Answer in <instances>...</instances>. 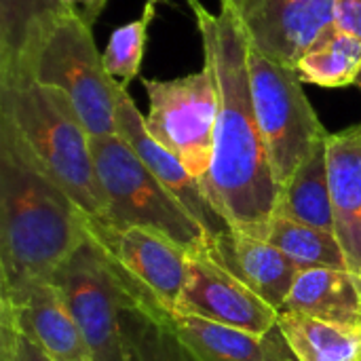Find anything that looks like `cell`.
Returning <instances> with one entry per match:
<instances>
[{
    "label": "cell",
    "mask_w": 361,
    "mask_h": 361,
    "mask_svg": "<svg viewBox=\"0 0 361 361\" xmlns=\"http://www.w3.org/2000/svg\"><path fill=\"white\" fill-rule=\"evenodd\" d=\"M245 0H220V6H231L233 11H239Z\"/></svg>",
    "instance_id": "f1b7e54d"
},
{
    "label": "cell",
    "mask_w": 361,
    "mask_h": 361,
    "mask_svg": "<svg viewBox=\"0 0 361 361\" xmlns=\"http://www.w3.org/2000/svg\"><path fill=\"white\" fill-rule=\"evenodd\" d=\"M203 254L224 267L277 311L283 309L300 273V269L269 241L235 231L209 239Z\"/></svg>",
    "instance_id": "5bb4252c"
},
{
    "label": "cell",
    "mask_w": 361,
    "mask_h": 361,
    "mask_svg": "<svg viewBox=\"0 0 361 361\" xmlns=\"http://www.w3.org/2000/svg\"><path fill=\"white\" fill-rule=\"evenodd\" d=\"M355 85H357V89L361 91V72H360V78H357V82H355Z\"/></svg>",
    "instance_id": "f546056e"
},
{
    "label": "cell",
    "mask_w": 361,
    "mask_h": 361,
    "mask_svg": "<svg viewBox=\"0 0 361 361\" xmlns=\"http://www.w3.org/2000/svg\"><path fill=\"white\" fill-rule=\"evenodd\" d=\"M27 80L61 91L76 110L89 137L116 135L118 89L95 47L91 27L74 15L53 23L38 44Z\"/></svg>",
    "instance_id": "8992f818"
},
{
    "label": "cell",
    "mask_w": 361,
    "mask_h": 361,
    "mask_svg": "<svg viewBox=\"0 0 361 361\" xmlns=\"http://www.w3.org/2000/svg\"><path fill=\"white\" fill-rule=\"evenodd\" d=\"M326 140H322L313 148L309 159L298 167L292 180L283 186L275 216L292 218L334 233Z\"/></svg>",
    "instance_id": "ffe728a7"
},
{
    "label": "cell",
    "mask_w": 361,
    "mask_h": 361,
    "mask_svg": "<svg viewBox=\"0 0 361 361\" xmlns=\"http://www.w3.org/2000/svg\"><path fill=\"white\" fill-rule=\"evenodd\" d=\"M116 129L118 135L127 140V144L135 150V154L144 161V165L154 173V178L178 199V203L199 222L205 231L207 241L231 233V226L209 203L203 184L182 165V161L163 148L146 129L144 114L137 110L129 91L121 85L118 104H116Z\"/></svg>",
    "instance_id": "7c38bea8"
},
{
    "label": "cell",
    "mask_w": 361,
    "mask_h": 361,
    "mask_svg": "<svg viewBox=\"0 0 361 361\" xmlns=\"http://www.w3.org/2000/svg\"><path fill=\"white\" fill-rule=\"evenodd\" d=\"M0 133L87 216L104 218L91 137L61 91L34 80L0 85Z\"/></svg>",
    "instance_id": "3957f363"
},
{
    "label": "cell",
    "mask_w": 361,
    "mask_h": 361,
    "mask_svg": "<svg viewBox=\"0 0 361 361\" xmlns=\"http://www.w3.org/2000/svg\"><path fill=\"white\" fill-rule=\"evenodd\" d=\"M336 0H245L239 19L250 42L275 61L294 68L334 27Z\"/></svg>",
    "instance_id": "30bf717a"
},
{
    "label": "cell",
    "mask_w": 361,
    "mask_h": 361,
    "mask_svg": "<svg viewBox=\"0 0 361 361\" xmlns=\"http://www.w3.org/2000/svg\"><path fill=\"white\" fill-rule=\"evenodd\" d=\"M267 241L281 250L300 271L305 269H345L343 247L332 231H324L292 218L275 216Z\"/></svg>",
    "instance_id": "7402d4cb"
},
{
    "label": "cell",
    "mask_w": 361,
    "mask_h": 361,
    "mask_svg": "<svg viewBox=\"0 0 361 361\" xmlns=\"http://www.w3.org/2000/svg\"><path fill=\"white\" fill-rule=\"evenodd\" d=\"M121 336L125 361H201L169 324L133 307L121 311Z\"/></svg>",
    "instance_id": "603a6c76"
},
{
    "label": "cell",
    "mask_w": 361,
    "mask_h": 361,
    "mask_svg": "<svg viewBox=\"0 0 361 361\" xmlns=\"http://www.w3.org/2000/svg\"><path fill=\"white\" fill-rule=\"evenodd\" d=\"M87 214L0 133V300L51 281L85 241Z\"/></svg>",
    "instance_id": "7a4b0ae2"
},
{
    "label": "cell",
    "mask_w": 361,
    "mask_h": 361,
    "mask_svg": "<svg viewBox=\"0 0 361 361\" xmlns=\"http://www.w3.org/2000/svg\"><path fill=\"white\" fill-rule=\"evenodd\" d=\"M142 82L148 95V114L144 116L148 133L203 182L212 167L218 118L212 66L203 61L199 72L171 80L144 78Z\"/></svg>",
    "instance_id": "ba28073f"
},
{
    "label": "cell",
    "mask_w": 361,
    "mask_h": 361,
    "mask_svg": "<svg viewBox=\"0 0 361 361\" xmlns=\"http://www.w3.org/2000/svg\"><path fill=\"white\" fill-rule=\"evenodd\" d=\"M57 2L66 8V13L74 15L89 27H93V23L97 21V17L106 6V0H57Z\"/></svg>",
    "instance_id": "4316f807"
},
{
    "label": "cell",
    "mask_w": 361,
    "mask_h": 361,
    "mask_svg": "<svg viewBox=\"0 0 361 361\" xmlns=\"http://www.w3.org/2000/svg\"><path fill=\"white\" fill-rule=\"evenodd\" d=\"M63 15L57 0H0V85L27 80L38 44Z\"/></svg>",
    "instance_id": "e0dca14e"
},
{
    "label": "cell",
    "mask_w": 361,
    "mask_h": 361,
    "mask_svg": "<svg viewBox=\"0 0 361 361\" xmlns=\"http://www.w3.org/2000/svg\"><path fill=\"white\" fill-rule=\"evenodd\" d=\"M154 13L157 6L144 4V11L137 19L112 30L110 40L102 53L108 74L125 89L140 76V68L148 42V25L154 19Z\"/></svg>",
    "instance_id": "cb8c5ba5"
},
{
    "label": "cell",
    "mask_w": 361,
    "mask_h": 361,
    "mask_svg": "<svg viewBox=\"0 0 361 361\" xmlns=\"http://www.w3.org/2000/svg\"><path fill=\"white\" fill-rule=\"evenodd\" d=\"M85 235L133 309L169 324L188 277L190 254L165 235L87 216Z\"/></svg>",
    "instance_id": "277c9868"
},
{
    "label": "cell",
    "mask_w": 361,
    "mask_h": 361,
    "mask_svg": "<svg viewBox=\"0 0 361 361\" xmlns=\"http://www.w3.org/2000/svg\"><path fill=\"white\" fill-rule=\"evenodd\" d=\"M283 311L361 326V277L345 269H305L298 273Z\"/></svg>",
    "instance_id": "ac0fdd59"
},
{
    "label": "cell",
    "mask_w": 361,
    "mask_h": 361,
    "mask_svg": "<svg viewBox=\"0 0 361 361\" xmlns=\"http://www.w3.org/2000/svg\"><path fill=\"white\" fill-rule=\"evenodd\" d=\"M91 154L106 203L102 220L157 231L190 256L205 252V231L154 178L123 135L91 137Z\"/></svg>",
    "instance_id": "5b68a950"
},
{
    "label": "cell",
    "mask_w": 361,
    "mask_h": 361,
    "mask_svg": "<svg viewBox=\"0 0 361 361\" xmlns=\"http://www.w3.org/2000/svg\"><path fill=\"white\" fill-rule=\"evenodd\" d=\"M326 150L334 235L349 271L361 277V123L328 133Z\"/></svg>",
    "instance_id": "9a60e30c"
},
{
    "label": "cell",
    "mask_w": 361,
    "mask_h": 361,
    "mask_svg": "<svg viewBox=\"0 0 361 361\" xmlns=\"http://www.w3.org/2000/svg\"><path fill=\"white\" fill-rule=\"evenodd\" d=\"M334 25L361 40V0H336Z\"/></svg>",
    "instance_id": "484cf974"
},
{
    "label": "cell",
    "mask_w": 361,
    "mask_h": 361,
    "mask_svg": "<svg viewBox=\"0 0 361 361\" xmlns=\"http://www.w3.org/2000/svg\"><path fill=\"white\" fill-rule=\"evenodd\" d=\"M247 70L254 110L279 188L292 180L313 148L328 137L294 68L264 55L250 42Z\"/></svg>",
    "instance_id": "52a82bcc"
},
{
    "label": "cell",
    "mask_w": 361,
    "mask_h": 361,
    "mask_svg": "<svg viewBox=\"0 0 361 361\" xmlns=\"http://www.w3.org/2000/svg\"><path fill=\"white\" fill-rule=\"evenodd\" d=\"M0 315L51 361H93L63 294L53 281L34 283L15 298L0 300Z\"/></svg>",
    "instance_id": "4fadbf2b"
},
{
    "label": "cell",
    "mask_w": 361,
    "mask_h": 361,
    "mask_svg": "<svg viewBox=\"0 0 361 361\" xmlns=\"http://www.w3.org/2000/svg\"><path fill=\"white\" fill-rule=\"evenodd\" d=\"M159 2H161V0H146V4H152V6H157ZM186 2H188V6L192 8V13H195V15H197L199 11H203V8H205L201 0H186Z\"/></svg>",
    "instance_id": "83f0119b"
},
{
    "label": "cell",
    "mask_w": 361,
    "mask_h": 361,
    "mask_svg": "<svg viewBox=\"0 0 361 361\" xmlns=\"http://www.w3.org/2000/svg\"><path fill=\"white\" fill-rule=\"evenodd\" d=\"M169 326L201 361H298L279 326L254 334L182 313H176Z\"/></svg>",
    "instance_id": "2e32d148"
},
{
    "label": "cell",
    "mask_w": 361,
    "mask_h": 361,
    "mask_svg": "<svg viewBox=\"0 0 361 361\" xmlns=\"http://www.w3.org/2000/svg\"><path fill=\"white\" fill-rule=\"evenodd\" d=\"M361 72V40L336 25L311 47L296 63L302 82L324 89H345L357 82Z\"/></svg>",
    "instance_id": "44dd1931"
},
{
    "label": "cell",
    "mask_w": 361,
    "mask_h": 361,
    "mask_svg": "<svg viewBox=\"0 0 361 361\" xmlns=\"http://www.w3.org/2000/svg\"><path fill=\"white\" fill-rule=\"evenodd\" d=\"M277 326L298 361H361V326L279 311Z\"/></svg>",
    "instance_id": "d6986e66"
},
{
    "label": "cell",
    "mask_w": 361,
    "mask_h": 361,
    "mask_svg": "<svg viewBox=\"0 0 361 361\" xmlns=\"http://www.w3.org/2000/svg\"><path fill=\"white\" fill-rule=\"evenodd\" d=\"M195 19L203 59L212 66L218 89L214 157L201 184L231 231L267 241L281 188L254 110L247 70L250 38L231 6H220L218 15L203 8Z\"/></svg>",
    "instance_id": "6da1fadb"
},
{
    "label": "cell",
    "mask_w": 361,
    "mask_h": 361,
    "mask_svg": "<svg viewBox=\"0 0 361 361\" xmlns=\"http://www.w3.org/2000/svg\"><path fill=\"white\" fill-rule=\"evenodd\" d=\"M0 361H51L6 317L0 315Z\"/></svg>",
    "instance_id": "d4e9b609"
},
{
    "label": "cell",
    "mask_w": 361,
    "mask_h": 361,
    "mask_svg": "<svg viewBox=\"0 0 361 361\" xmlns=\"http://www.w3.org/2000/svg\"><path fill=\"white\" fill-rule=\"evenodd\" d=\"M176 313L267 334L277 326L279 311L209 256L192 254Z\"/></svg>",
    "instance_id": "8fae6325"
},
{
    "label": "cell",
    "mask_w": 361,
    "mask_h": 361,
    "mask_svg": "<svg viewBox=\"0 0 361 361\" xmlns=\"http://www.w3.org/2000/svg\"><path fill=\"white\" fill-rule=\"evenodd\" d=\"M51 281L63 294L93 361H125L121 311L131 302L87 237Z\"/></svg>",
    "instance_id": "9c48e42d"
}]
</instances>
